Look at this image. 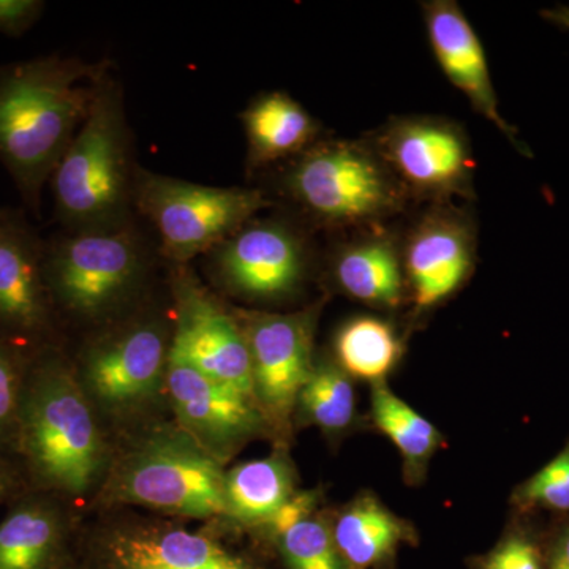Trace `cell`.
<instances>
[{
    "label": "cell",
    "instance_id": "6da1fadb",
    "mask_svg": "<svg viewBox=\"0 0 569 569\" xmlns=\"http://www.w3.org/2000/svg\"><path fill=\"white\" fill-rule=\"evenodd\" d=\"M107 71L62 56L0 66V162L31 211L39 213L41 190L84 122Z\"/></svg>",
    "mask_w": 569,
    "mask_h": 569
},
{
    "label": "cell",
    "instance_id": "2e32d148",
    "mask_svg": "<svg viewBox=\"0 0 569 569\" xmlns=\"http://www.w3.org/2000/svg\"><path fill=\"white\" fill-rule=\"evenodd\" d=\"M421 9L430 50L445 77L467 97L479 116L496 126L520 153L531 157L529 148L519 140L518 130L501 116L485 47L459 3L427 0Z\"/></svg>",
    "mask_w": 569,
    "mask_h": 569
},
{
    "label": "cell",
    "instance_id": "52a82bcc",
    "mask_svg": "<svg viewBox=\"0 0 569 569\" xmlns=\"http://www.w3.org/2000/svg\"><path fill=\"white\" fill-rule=\"evenodd\" d=\"M112 492L123 503L187 518L227 515L220 460L189 433L144 441L119 468Z\"/></svg>",
    "mask_w": 569,
    "mask_h": 569
},
{
    "label": "cell",
    "instance_id": "3957f363",
    "mask_svg": "<svg viewBox=\"0 0 569 569\" xmlns=\"http://www.w3.org/2000/svg\"><path fill=\"white\" fill-rule=\"evenodd\" d=\"M17 440L37 479L66 496H84L102 471V437L91 408L58 359H43L26 380Z\"/></svg>",
    "mask_w": 569,
    "mask_h": 569
},
{
    "label": "cell",
    "instance_id": "cb8c5ba5",
    "mask_svg": "<svg viewBox=\"0 0 569 569\" xmlns=\"http://www.w3.org/2000/svg\"><path fill=\"white\" fill-rule=\"evenodd\" d=\"M372 387V418L376 426L399 449L408 467L418 470L436 452L441 441L440 432L406 400L395 395L387 381Z\"/></svg>",
    "mask_w": 569,
    "mask_h": 569
},
{
    "label": "cell",
    "instance_id": "4fadbf2b",
    "mask_svg": "<svg viewBox=\"0 0 569 569\" xmlns=\"http://www.w3.org/2000/svg\"><path fill=\"white\" fill-rule=\"evenodd\" d=\"M51 295L44 277V242L24 212L0 209V339H40L51 325Z\"/></svg>",
    "mask_w": 569,
    "mask_h": 569
},
{
    "label": "cell",
    "instance_id": "30bf717a",
    "mask_svg": "<svg viewBox=\"0 0 569 569\" xmlns=\"http://www.w3.org/2000/svg\"><path fill=\"white\" fill-rule=\"evenodd\" d=\"M318 307L296 313H238L252 359L254 402L276 425H284L312 373Z\"/></svg>",
    "mask_w": 569,
    "mask_h": 569
},
{
    "label": "cell",
    "instance_id": "484cf974",
    "mask_svg": "<svg viewBox=\"0 0 569 569\" xmlns=\"http://www.w3.org/2000/svg\"><path fill=\"white\" fill-rule=\"evenodd\" d=\"M290 569H351L337 549L331 527L309 518L279 538Z\"/></svg>",
    "mask_w": 569,
    "mask_h": 569
},
{
    "label": "cell",
    "instance_id": "7a4b0ae2",
    "mask_svg": "<svg viewBox=\"0 0 569 569\" xmlns=\"http://www.w3.org/2000/svg\"><path fill=\"white\" fill-rule=\"evenodd\" d=\"M137 171L121 89L107 73L91 110L51 176L56 213L70 231L127 223Z\"/></svg>",
    "mask_w": 569,
    "mask_h": 569
},
{
    "label": "cell",
    "instance_id": "1f68e13d",
    "mask_svg": "<svg viewBox=\"0 0 569 569\" xmlns=\"http://www.w3.org/2000/svg\"><path fill=\"white\" fill-rule=\"evenodd\" d=\"M549 569H569V527L561 531L550 550Z\"/></svg>",
    "mask_w": 569,
    "mask_h": 569
},
{
    "label": "cell",
    "instance_id": "9c48e42d",
    "mask_svg": "<svg viewBox=\"0 0 569 569\" xmlns=\"http://www.w3.org/2000/svg\"><path fill=\"white\" fill-rule=\"evenodd\" d=\"M473 217L452 203L430 204L402 236L407 296L413 312H429L458 293L477 264Z\"/></svg>",
    "mask_w": 569,
    "mask_h": 569
},
{
    "label": "cell",
    "instance_id": "f1b7e54d",
    "mask_svg": "<svg viewBox=\"0 0 569 569\" xmlns=\"http://www.w3.org/2000/svg\"><path fill=\"white\" fill-rule=\"evenodd\" d=\"M482 569H545L541 550L526 535H511L482 561Z\"/></svg>",
    "mask_w": 569,
    "mask_h": 569
},
{
    "label": "cell",
    "instance_id": "44dd1931",
    "mask_svg": "<svg viewBox=\"0 0 569 569\" xmlns=\"http://www.w3.org/2000/svg\"><path fill=\"white\" fill-rule=\"evenodd\" d=\"M295 493V477L282 456L249 460L224 473L227 515L250 526H266Z\"/></svg>",
    "mask_w": 569,
    "mask_h": 569
},
{
    "label": "cell",
    "instance_id": "8fae6325",
    "mask_svg": "<svg viewBox=\"0 0 569 569\" xmlns=\"http://www.w3.org/2000/svg\"><path fill=\"white\" fill-rule=\"evenodd\" d=\"M174 298L171 346L204 376L254 402L252 359L238 317L227 312L186 266L176 274Z\"/></svg>",
    "mask_w": 569,
    "mask_h": 569
},
{
    "label": "cell",
    "instance_id": "ffe728a7",
    "mask_svg": "<svg viewBox=\"0 0 569 569\" xmlns=\"http://www.w3.org/2000/svg\"><path fill=\"white\" fill-rule=\"evenodd\" d=\"M406 535L403 520L372 496L355 500L332 527L337 549L351 569L376 567L387 560Z\"/></svg>",
    "mask_w": 569,
    "mask_h": 569
},
{
    "label": "cell",
    "instance_id": "603a6c76",
    "mask_svg": "<svg viewBox=\"0 0 569 569\" xmlns=\"http://www.w3.org/2000/svg\"><path fill=\"white\" fill-rule=\"evenodd\" d=\"M59 541V519L41 500H26L0 522V569H44Z\"/></svg>",
    "mask_w": 569,
    "mask_h": 569
},
{
    "label": "cell",
    "instance_id": "83f0119b",
    "mask_svg": "<svg viewBox=\"0 0 569 569\" xmlns=\"http://www.w3.org/2000/svg\"><path fill=\"white\" fill-rule=\"evenodd\" d=\"M519 500L527 505L569 511V447L520 488Z\"/></svg>",
    "mask_w": 569,
    "mask_h": 569
},
{
    "label": "cell",
    "instance_id": "5b68a950",
    "mask_svg": "<svg viewBox=\"0 0 569 569\" xmlns=\"http://www.w3.org/2000/svg\"><path fill=\"white\" fill-rule=\"evenodd\" d=\"M134 204L156 227L167 258L186 266L238 233L271 201L258 189L203 186L141 170Z\"/></svg>",
    "mask_w": 569,
    "mask_h": 569
},
{
    "label": "cell",
    "instance_id": "9a60e30c",
    "mask_svg": "<svg viewBox=\"0 0 569 569\" xmlns=\"http://www.w3.org/2000/svg\"><path fill=\"white\" fill-rule=\"evenodd\" d=\"M171 342L156 321H142L96 343L82 380L102 406L123 410L156 395L167 376Z\"/></svg>",
    "mask_w": 569,
    "mask_h": 569
},
{
    "label": "cell",
    "instance_id": "e0dca14e",
    "mask_svg": "<svg viewBox=\"0 0 569 569\" xmlns=\"http://www.w3.org/2000/svg\"><path fill=\"white\" fill-rule=\"evenodd\" d=\"M359 231L332 254V279L355 301L395 310L407 296L402 236L383 224Z\"/></svg>",
    "mask_w": 569,
    "mask_h": 569
},
{
    "label": "cell",
    "instance_id": "d6986e66",
    "mask_svg": "<svg viewBox=\"0 0 569 569\" xmlns=\"http://www.w3.org/2000/svg\"><path fill=\"white\" fill-rule=\"evenodd\" d=\"M241 119L250 170L299 157L320 141V122L282 91L254 97Z\"/></svg>",
    "mask_w": 569,
    "mask_h": 569
},
{
    "label": "cell",
    "instance_id": "f546056e",
    "mask_svg": "<svg viewBox=\"0 0 569 569\" xmlns=\"http://www.w3.org/2000/svg\"><path fill=\"white\" fill-rule=\"evenodd\" d=\"M318 505V493L313 490L295 492L287 501L277 509L274 516L268 520L266 527L277 539L287 533L288 530L301 523L302 520L312 518Z\"/></svg>",
    "mask_w": 569,
    "mask_h": 569
},
{
    "label": "cell",
    "instance_id": "ba28073f",
    "mask_svg": "<svg viewBox=\"0 0 569 569\" xmlns=\"http://www.w3.org/2000/svg\"><path fill=\"white\" fill-rule=\"evenodd\" d=\"M408 200L430 204L452 198L473 200L475 163L470 137L441 116H395L367 137Z\"/></svg>",
    "mask_w": 569,
    "mask_h": 569
},
{
    "label": "cell",
    "instance_id": "7402d4cb",
    "mask_svg": "<svg viewBox=\"0 0 569 569\" xmlns=\"http://www.w3.org/2000/svg\"><path fill=\"white\" fill-rule=\"evenodd\" d=\"M336 362L351 378L381 383L396 369L403 343L395 326L383 318H350L335 336Z\"/></svg>",
    "mask_w": 569,
    "mask_h": 569
},
{
    "label": "cell",
    "instance_id": "ac0fdd59",
    "mask_svg": "<svg viewBox=\"0 0 569 569\" xmlns=\"http://www.w3.org/2000/svg\"><path fill=\"white\" fill-rule=\"evenodd\" d=\"M110 556L112 569H253L213 539L179 529L119 531Z\"/></svg>",
    "mask_w": 569,
    "mask_h": 569
},
{
    "label": "cell",
    "instance_id": "d6a6232c",
    "mask_svg": "<svg viewBox=\"0 0 569 569\" xmlns=\"http://www.w3.org/2000/svg\"><path fill=\"white\" fill-rule=\"evenodd\" d=\"M541 17L545 18L546 21L552 22V24L568 29L569 31V7L559 6L553 7V9L542 10Z\"/></svg>",
    "mask_w": 569,
    "mask_h": 569
},
{
    "label": "cell",
    "instance_id": "7c38bea8",
    "mask_svg": "<svg viewBox=\"0 0 569 569\" xmlns=\"http://www.w3.org/2000/svg\"><path fill=\"white\" fill-rule=\"evenodd\" d=\"M213 250L223 283L252 301L296 293L309 268L305 238L282 220H252Z\"/></svg>",
    "mask_w": 569,
    "mask_h": 569
},
{
    "label": "cell",
    "instance_id": "836d02e7",
    "mask_svg": "<svg viewBox=\"0 0 569 569\" xmlns=\"http://www.w3.org/2000/svg\"><path fill=\"white\" fill-rule=\"evenodd\" d=\"M11 489V477L9 470L0 462V500L10 492Z\"/></svg>",
    "mask_w": 569,
    "mask_h": 569
},
{
    "label": "cell",
    "instance_id": "5bb4252c",
    "mask_svg": "<svg viewBox=\"0 0 569 569\" xmlns=\"http://www.w3.org/2000/svg\"><path fill=\"white\" fill-rule=\"evenodd\" d=\"M164 381L187 433L216 459L233 451L261 425L253 400L204 376L173 346Z\"/></svg>",
    "mask_w": 569,
    "mask_h": 569
},
{
    "label": "cell",
    "instance_id": "d4e9b609",
    "mask_svg": "<svg viewBox=\"0 0 569 569\" xmlns=\"http://www.w3.org/2000/svg\"><path fill=\"white\" fill-rule=\"evenodd\" d=\"M353 378L336 361L316 362L309 380L301 389L298 406L310 422L325 432H342L353 422L356 395Z\"/></svg>",
    "mask_w": 569,
    "mask_h": 569
},
{
    "label": "cell",
    "instance_id": "4316f807",
    "mask_svg": "<svg viewBox=\"0 0 569 569\" xmlns=\"http://www.w3.org/2000/svg\"><path fill=\"white\" fill-rule=\"evenodd\" d=\"M24 387L20 348L0 339V443L17 438Z\"/></svg>",
    "mask_w": 569,
    "mask_h": 569
},
{
    "label": "cell",
    "instance_id": "8992f818",
    "mask_svg": "<svg viewBox=\"0 0 569 569\" xmlns=\"http://www.w3.org/2000/svg\"><path fill=\"white\" fill-rule=\"evenodd\" d=\"M129 224L70 231L44 242V277L52 302L81 318H97L130 295L144 271V252Z\"/></svg>",
    "mask_w": 569,
    "mask_h": 569
},
{
    "label": "cell",
    "instance_id": "277c9868",
    "mask_svg": "<svg viewBox=\"0 0 569 569\" xmlns=\"http://www.w3.org/2000/svg\"><path fill=\"white\" fill-rule=\"evenodd\" d=\"M288 197L326 228L378 227L403 211L408 198L369 140H320L283 176Z\"/></svg>",
    "mask_w": 569,
    "mask_h": 569
},
{
    "label": "cell",
    "instance_id": "4dcf8cb0",
    "mask_svg": "<svg viewBox=\"0 0 569 569\" xmlns=\"http://www.w3.org/2000/svg\"><path fill=\"white\" fill-rule=\"evenodd\" d=\"M43 10L40 0H0V32L21 37L39 21Z\"/></svg>",
    "mask_w": 569,
    "mask_h": 569
}]
</instances>
